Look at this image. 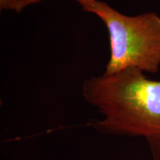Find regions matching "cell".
<instances>
[{
	"mask_svg": "<svg viewBox=\"0 0 160 160\" xmlns=\"http://www.w3.org/2000/svg\"><path fill=\"white\" fill-rule=\"evenodd\" d=\"M82 94L102 115L88 126L105 135L142 137L153 160H160V81L128 68L85 79Z\"/></svg>",
	"mask_w": 160,
	"mask_h": 160,
	"instance_id": "1",
	"label": "cell"
},
{
	"mask_svg": "<svg viewBox=\"0 0 160 160\" xmlns=\"http://www.w3.org/2000/svg\"><path fill=\"white\" fill-rule=\"evenodd\" d=\"M92 13L105 24L110 58L105 75L128 68L156 73L160 69V15L154 12L130 16L98 0Z\"/></svg>",
	"mask_w": 160,
	"mask_h": 160,
	"instance_id": "2",
	"label": "cell"
},
{
	"mask_svg": "<svg viewBox=\"0 0 160 160\" xmlns=\"http://www.w3.org/2000/svg\"><path fill=\"white\" fill-rule=\"evenodd\" d=\"M21 1L22 7V9L24 10L25 8L28 7L30 5H35V4L44 1V0H21ZM74 1L77 2L81 6L84 11L92 13L93 8H94L96 5H97L98 0H74Z\"/></svg>",
	"mask_w": 160,
	"mask_h": 160,
	"instance_id": "3",
	"label": "cell"
},
{
	"mask_svg": "<svg viewBox=\"0 0 160 160\" xmlns=\"http://www.w3.org/2000/svg\"><path fill=\"white\" fill-rule=\"evenodd\" d=\"M1 11H12L19 13L22 11L21 0H0Z\"/></svg>",
	"mask_w": 160,
	"mask_h": 160,
	"instance_id": "4",
	"label": "cell"
}]
</instances>
